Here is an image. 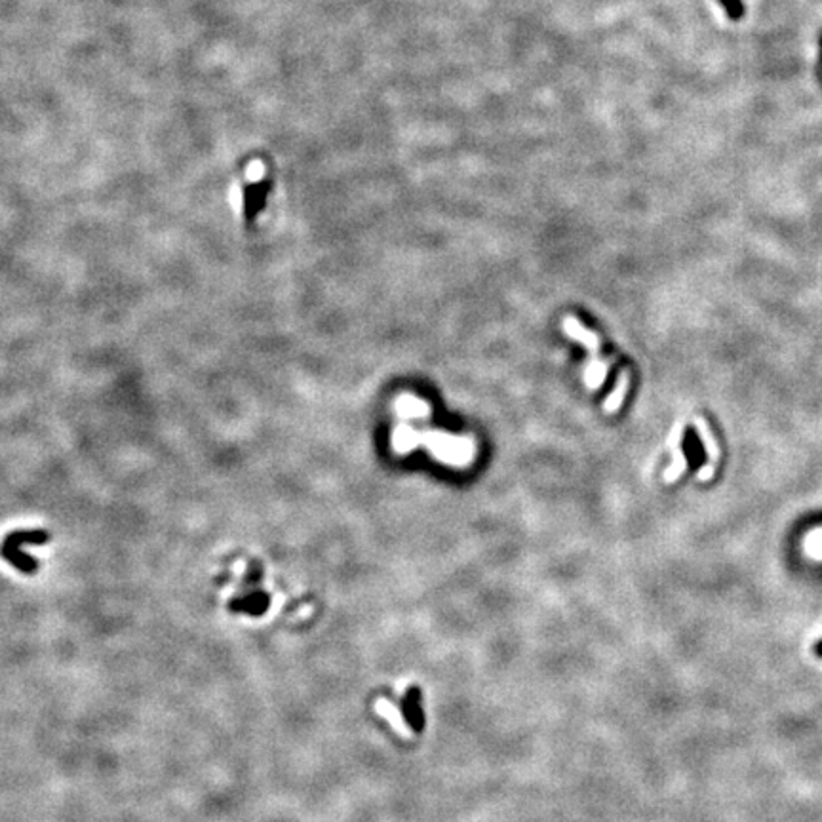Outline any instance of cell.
Instances as JSON below:
<instances>
[{"instance_id": "cell-2", "label": "cell", "mask_w": 822, "mask_h": 822, "mask_svg": "<svg viewBox=\"0 0 822 822\" xmlns=\"http://www.w3.org/2000/svg\"><path fill=\"white\" fill-rule=\"evenodd\" d=\"M561 328L566 329V334L569 335L573 341L581 343V345L590 352L592 360H600V337H598L594 331H590V329L584 328L583 324L578 322L575 316L563 318Z\"/></svg>"}, {"instance_id": "cell-1", "label": "cell", "mask_w": 822, "mask_h": 822, "mask_svg": "<svg viewBox=\"0 0 822 822\" xmlns=\"http://www.w3.org/2000/svg\"><path fill=\"white\" fill-rule=\"evenodd\" d=\"M46 541H50V535L46 533V531H17V533H11L10 537L4 541V545H2V556L10 561L11 566H16L17 569H21V571L25 573H33L36 571V567H39L36 566V560L23 552L21 543H34V545H40V543H46Z\"/></svg>"}, {"instance_id": "cell-4", "label": "cell", "mask_w": 822, "mask_h": 822, "mask_svg": "<svg viewBox=\"0 0 822 822\" xmlns=\"http://www.w3.org/2000/svg\"><path fill=\"white\" fill-rule=\"evenodd\" d=\"M607 369H609V360H601V358L600 360H590L588 368H586V374H584L586 386H588L590 391H598V389L603 385Z\"/></svg>"}, {"instance_id": "cell-5", "label": "cell", "mask_w": 822, "mask_h": 822, "mask_svg": "<svg viewBox=\"0 0 822 822\" xmlns=\"http://www.w3.org/2000/svg\"><path fill=\"white\" fill-rule=\"evenodd\" d=\"M720 4L723 6L727 17L733 19V21H738L744 16L743 0H720Z\"/></svg>"}, {"instance_id": "cell-3", "label": "cell", "mask_w": 822, "mask_h": 822, "mask_svg": "<svg viewBox=\"0 0 822 822\" xmlns=\"http://www.w3.org/2000/svg\"><path fill=\"white\" fill-rule=\"evenodd\" d=\"M628 385H630L628 371H621L617 385H615L613 392L607 396L606 402H603V411H606V413H615V411L623 406L624 398H626V392H628Z\"/></svg>"}]
</instances>
